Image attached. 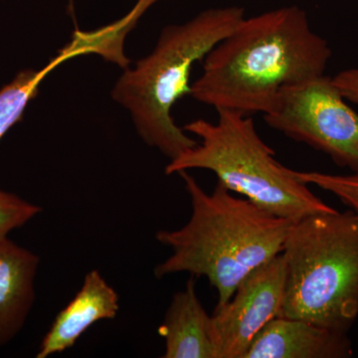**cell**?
Listing matches in <instances>:
<instances>
[{"label":"cell","instance_id":"cell-10","mask_svg":"<svg viewBox=\"0 0 358 358\" xmlns=\"http://www.w3.org/2000/svg\"><path fill=\"white\" fill-rule=\"evenodd\" d=\"M39 264L30 250L0 238V348L18 336L29 317Z\"/></svg>","mask_w":358,"mask_h":358},{"label":"cell","instance_id":"cell-1","mask_svg":"<svg viewBox=\"0 0 358 358\" xmlns=\"http://www.w3.org/2000/svg\"><path fill=\"white\" fill-rule=\"evenodd\" d=\"M298 6L244 18L206 56L190 95L217 110L267 114L285 87L324 75L331 58Z\"/></svg>","mask_w":358,"mask_h":358},{"label":"cell","instance_id":"cell-6","mask_svg":"<svg viewBox=\"0 0 358 358\" xmlns=\"http://www.w3.org/2000/svg\"><path fill=\"white\" fill-rule=\"evenodd\" d=\"M271 128L358 171V114L326 75L285 87L264 115Z\"/></svg>","mask_w":358,"mask_h":358},{"label":"cell","instance_id":"cell-5","mask_svg":"<svg viewBox=\"0 0 358 358\" xmlns=\"http://www.w3.org/2000/svg\"><path fill=\"white\" fill-rule=\"evenodd\" d=\"M217 112L215 124L199 119L185 124L183 129L199 138L200 143L171 159L166 174L196 169L212 171L231 192L292 222L336 210L315 196L293 169L275 160L251 115Z\"/></svg>","mask_w":358,"mask_h":358},{"label":"cell","instance_id":"cell-11","mask_svg":"<svg viewBox=\"0 0 358 358\" xmlns=\"http://www.w3.org/2000/svg\"><path fill=\"white\" fill-rule=\"evenodd\" d=\"M159 334L166 343L164 358H215L211 315L200 303L193 278L174 294Z\"/></svg>","mask_w":358,"mask_h":358},{"label":"cell","instance_id":"cell-2","mask_svg":"<svg viewBox=\"0 0 358 358\" xmlns=\"http://www.w3.org/2000/svg\"><path fill=\"white\" fill-rule=\"evenodd\" d=\"M178 174L192 201V216L183 227L155 235L173 254L155 267V275L205 277L217 291L220 308L250 273L282 253L294 222L235 196L218 181L207 193L187 171Z\"/></svg>","mask_w":358,"mask_h":358},{"label":"cell","instance_id":"cell-15","mask_svg":"<svg viewBox=\"0 0 358 358\" xmlns=\"http://www.w3.org/2000/svg\"><path fill=\"white\" fill-rule=\"evenodd\" d=\"M334 84L345 100L358 103V69H348L333 77Z\"/></svg>","mask_w":358,"mask_h":358},{"label":"cell","instance_id":"cell-9","mask_svg":"<svg viewBox=\"0 0 358 358\" xmlns=\"http://www.w3.org/2000/svg\"><path fill=\"white\" fill-rule=\"evenodd\" d=\"M120 310V296L96 270L85 275L82 288L60 313L44 336L37 358L64 352L76 343L89 327L103 320H113Z\"/></svg>","mask_w":358,"mask_h":358},{"label":"cell","instance_id":"cell-13","mask_svg":"<svg viewBox=\"0 0 358 358\" xmlns=\"http://www.w3.org/2000/svg\"><path fill=\"white\" fill-rule=\"evenodd\" d=\"M294 173L306 185H315L331 192L358 215V171L345 176L317 171H294Z\"/></svg>","mask_w":358,"mask_h":358},{"label":"cell","instance_id":"cell-7","mask_svg":"<svg viewBox=\"0 0 358 358\" xmlns=\"http://www.w3.org/2000/svg\"><path fill=\"white\" fill-rule=\"evenodd\" d=\"M285 294L282 254L250 273L225 305L211 315L215 358H245L256 336L280 317Z\"/></svg>","mask_w":358,"mask_h":358},{"label":"cell","instance_id":"cell-3","mask_svg":"<svg viewBox=\"0 0 358 358\" xmlns=\"http://www.w3.org/2000/svg\"><path fill=\"white\" fill-rule=\"evenodd\" d=\"M244 13L239 6L212 8L185 24L167 26L154 51L115 85L113 96L131 112L141 138L169 159L197 145L171 117L176 102L192 93L193 65L237 27Z\"/></svg>","mask_w":358,"mask_h":358},{"label":"cell","instance_id":"cell-12","mask_svg":"<svg viewBox=\"0 0 358 358\" xmlns=\"http://www.w3.org/2000/svg\"><path fill=\"white\" fill-rule=\"evenodd\" d=\"M106 44L100 31L84 32L77 30L73 38L55 57L42 69H26L18 73L10 83L0 89V141L23 119L26 108L39 93V87L52 71L69 59L85 54L103 55Z\"/></svg>","mask_w":358,"mask_h":358},{"label":"cell","instance_id":"cell-4","mask_svg":"<svg viewBox=\"0 0 358 358\" xmlns=\"http://www.w3.org/2000/svg\"><path fill=\"white\" fill-rule=\"evenodd\" d=\"M280 317L348 333L358 317V215L322 212L292 224Z\"/></svg>","mask_w":358,"mask_h":358},{"label":"cell","instance_id":"cell-8","mask_svg":"<svg viewBox=\"0 0 358 358\" xmlns=\"http://www.w3.org/2000/svg\"><path fill=\"white\" fill-rule=\"evenodd\" d=\"M352 348L345 333L278 317L256 336L245 358H345Z\"/></svg>","mask_w":358,"mask_h":358},{"label":"cell","instance_id":"cell-14","mask_svg":"<svg viewBox=\"0 0 358 358\" xmlns=\"http://www.w3.org/2000/svg\"><path fill=\"white\" fill-rule=\"evenodd\" d=\"M41 212L38 205L0 188V238L8 237Z\"/></svg>","mask_w":358,"mask_h":358}]
</instances>
